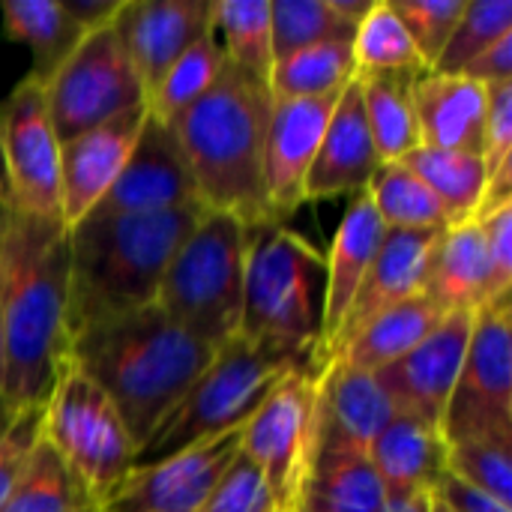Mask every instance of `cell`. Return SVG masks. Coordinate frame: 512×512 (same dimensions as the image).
<instances>
[{"label": "cell", "mask_w": 512, "mask_h": 512, "mask_svg": "<svg viewBox=\"0 0 512 512\" xmlns=\"http://www.w3.org/2000/svg\"><path fill=\"white\" fill-rule=\"evenodd\" d=\"M393 417L396 411L372 372H357L342 360L324 363L318 375L315 444L369 453V444Z\"/></svg>", "instance_id": "cell-21"}, {"label": "cell", "mask_w": 512, "mask_h": 512, "mask_svg": "<svg viewBox=\"0 0 512 512\" xmlns=\"http://www.w3.org/2000/svg\"><path fill=\"white\" fill-rule=\"evenodd\" d=\"M240 453V429L207 438L165 462L132 468L99 512H195Z\"/></svg>", "instance_id": "cell-13"}, {"label": "cell", "mask_w": 512, "mask_h": 512, "mask_svg": "<svg viewBox=\"0 0 512 512\" xmlns=\"http://www.w3.org/2000/svg\"><path fill=\"white\" fill-rule=\"evenodd\" d=\"M222 69H225V51L210 27L162 75L156 90L147 96V114L165 126H174L177 117H183L216 84Z\"/></svg>", "instance_id": "cell-33"}, {"label": "cell", "mask_w": 512, "mask_h": 512, "mask_svg": "<svg viewBox=\"0 0 512 512\" xmlns=\"http://www.w3.org/2000/svg\"><path fill=\"white\" fill-rule=\"evenodd\" d=\"M432 498H435L447 512H512V507L495 501L492 495H486V492L468 486L465 480H459V477H453V474H447V471H444V477L438 480Z\"/></svg>", "instance_id": "cell-45"}, {"label": "cell", "mask_w": 512, "mask_h": 512, "mask_svg": "<svg viewBox=\"0 0 512 512\" xmlns=\"http://www.w3.org/2000/svg\"><path fill=\"white\" fill-rule=\"evenodd\" d=\"M387 495L369 462L354 447L315 444L294 512H384Z\"/></svg>", "instance_id": "cell-25"}, {"label": "cell", "mask_w": 512, "mask_h": 512, "mask_svg": "<svg viewBox=\"0 0 512 512\" xmlns=\"http://www.w3.org/2000/svg\"><path fill=\"white\" fill-rule=\"evenodd\" d=\"M0 512H99L96 504L75 483L60 456L42 441H36L21 477L15 480Z\"/></svg>", "instance_id": "cell-35"}, {"label": "cell", "mask_w": 512, "mask_h": 512, "mask_svg": "<svg viewBox=\"0 0 512 512\" xmlns=\"http://www.w3.org/2000/svg\"><path fill=\"white\" fill-rule=\"evenodd\" d=\"M354 63L357 75L378 72H423L408 30L393 12L390 0H375L369 15L354 30Z\"/></svg>", "instance_id": "cell-36"}, {"label": "cell", "mask_w": 512, "mask_h": 512, "mask_svg": "<svg viewBox=\"0 0 512 512\" xmlns=\"http://www.w3.org/2000/svg\"><path fill=\"white\" fill-rule=\"evenodd\" d=\"M444 456V438L405 414H396L369 444V462L384 486L387 501L432 495L444 477Z\"/></svg>", "instance_id": "cell-24"}, {"label": "cell", "mask_w": 512, "mask_h": 512, "mask_svg": "<svg viewBox=\"0 0 512 512\" xmlns=\"http://www.w3.org/2000/svg\"><path fill=\"white\" fill-rule=\"evenodd\" d=\"M447 315L426 297L417 294L387 312H381L375 321H369L348 345H342L330 360H342L345 366L357 372H381L390 363L402 360L411 348H417Z\"/></svg>", "instance_id": "cell-27"}, {"label": "cell", "mask_w": 512, "mask_h": 512, "mask_svg": "<svg viewBox=\"0 0 512 512\" xmlns=\"http://www.w3.org/2000/svg\"><path fill=\"white\" fill-rule=\"evenodd\" d=\"M195 512H279L276 501L270 495V489L264 486L261 474L255 471V465L237 453V459L231 462V468L225 471V477L219 480V486L210 492V498Z\"/></svg>", "instance_id": "cell-41"}, {"label": "cell", "mask_w": 512, "mask_h": 512, "mask_svg": "<svg viewBox=\"0 0 512 512\" xmlns=\"http://www.w3.org/2000/svg\"><path fill=\"white\" fill-rule=\"evenodd\" d=\"M444 471L512 507V438H474L450 444Z\"/></svg>", "instance_id": "cell-39"}, {"label": "cell", "mask_w": 512, "mask_h": 512, "mask_svg": "<svg viewBox=\"0 0 512 512\" xmlns=\"http://www.w3.org/2000/svg\"><path fill=\"white\" fill-rule=\"evenodd\" d=\"M210 27L225 51V60L270 84L273 72V27L267 0H213Z\"/></svg>", "instance_id": "cell-32"}, {"label": "cell", "mask_w": 512, "mask_h": 512, "mask_svg": "<svg viewBox=\"0 0 512 512\" xmlns=\"http://www.w3.org/2000/svg\"><path fill=\"white\" fill-rule=\"evenodd\" d=\"M384 512H432V495H411L387 501Z\"/></svg>", "instance_id": "cell-48"}, {"label": "cell", "mask_w": 512, "mask_h": 512, "mask_svg": "<svg viewBox=\"0 0 512 512\" xmlns=\"http://www.w3.org/2000/svg\"><path fill=\"white\" fill-rule=\"evenodd\" d=\"M339 96L342 90L315 99H273L264 138V198L276 222L306 204V177Z\"/></svg>", "instance_id": "cell-15"}, {"label": "cell", "mask_w": 512, "mask_h": 512, "mask_svg": "<svg viewBox=\"0 0 512 512\" xmlns=\"http://www.w3.org/2000/svg\"><path fill=\"white\" fill-rule=\"evenodd\" d=\"M387 231H447V216L426 183L402 162H381L366 186Z\"/></svg>", "instance_id": "cell-34"}, {"label": "cell", "mask_w": 512, "mask_h": 512, "mask_svg": "<svg viewBox=\"0 0 512 512\" xmlns=\"http://www.w3.org/2000/svg\"><path fill=\"white\" fill-rule=\"evenodd\" d=\"M3 198L12 210L45 222L60 219V144L54 138L42 81L24 75L0 105Z\"/></svg>", "instance_id": "cell-12"}, {"label": "cell", "mask_w": 512, "mask_h": 512, "mask_svg": "<svg viewBox=\"0 0 512 512\" xmlns=\"http://www.w3.org/2000/svg\"><path fill=\"white\" fill-rule=\"evenodd\" d=\"M444 444L474 438H512V327L510 294L495 297L474 315L471 342L450 393Z\"/></svg>", "instance_id": "cell-10"}, {"label": "cell", "mask_w": 512, "mask_h": 512, "mask_svg": "<svg viewBox=\"0 0 512 512\" xmlns=\"http://www.w3.org/2000/svg\"><path fill=\"white\" fill-rule=\"evenodd\" d=\"M39 435L60 456L96 510L132 471L135 444L120 414L66 354L60 357L42 402Z\"/></svg>", "instance_id": "cell-8"}, {"label": "cell", "mask_w": 512, "mask_h": 512, "mask_svg": "<svg viewBox=\"0 0 512 512\" xmlns=\"http://www.w3.org/2000/svg\"><path fill=\"white\" fill-rule=\"evenodd\" d=\"M42 93L57 144L147 105L141 78L120 45L114 24L87 30L42 81Z\"/></svg>", "instance_id": "cell-9"}, {"label": "cell", "mask_w": 512, "mask_h": 512, "mask_svg": "<svg viewBox=\"0 0 512 512\" xmlns=\"http://www.w3.org/2000/svg\"><path fill=\"white\" fill-rule=\"evenodd\" d=\"M204 210L189 204L144 216H87L69 228L66 342L96 321L153 306L171 258Z\"/></svg>", "instance_id": "cell-3"}, {"label": "cell", "mask_w": 512, "mask_h": 512, "mask_svg": "<svg viewBox=\"0 0 512 512\" xmlns=\"http://www.w3.org/2000/svg\"><path fill=\"white\" fill-rule=\"evenodd\" d=\"M384 222L369 201L366 192L354 195L336 234L333 246L324 255L327 264V288H324V330H321V357L327 363V354L342 330V321L384 243Z\"/></svg>", "instance_id": "cell-23"}, {"label": "cell", "mask_w": 512, "mask_h": 512, "mask_svg": "<svg viewBox=\"0 0 512 512\" xmlns=\"http://www.w3.org/2000/svg\"><path fill=\"white\" fill-rule=\"evenodd\" d=\"M60 6L87 33V30H96V27L111 24L114 15L123 6V0H60Z\"/></svg>", "instance_id": "cell-47"}, {"label": "cell", "mask_w": 512, "mask_h": 512, "mask_svg": "<svg viewBox=\"0 0 512 512\" xmlns=\"http://www.w3.org/2000/svg\"><path fill=\"white\" fill-rule=\"evenodd\" d=\"M318 375L288 372L240 429V453L255 465L276 510L294 512L315 447Z\"/></svg>", "instance_id": "cell-11"}, {"label": "cell", "mask_w": 512, "mask_h": 512, "mask_svg": "<svg viewBox=\"0 0 512 512\" xmlns=\"http://www.w3.org/2000/svg\"><path fill=\"white\" fill-rule=\"evenodd\" d=\"M432 512H447V510H444V507H441V504H438V501L432 498Z\"/></svg>", "instance_id": "cell-51"}, {"label": "cell", "mask_w": 512, "mask_h": 512, "mask_svg": "<svg viewBox=\"0 0 512 512\" xmlns=\"http://www.w3.org/2000/svg\"><path fill=\"white\" fill-rule=\"evenodd\" d=\"M273 60L303 51L318 42L354 39V27L345 24L330 0H276L270 3Z\"/></svg>", "instance_id": "cell-37"}, {"label": "cell", "mask_w": 512, "mask_h": 512, "mask_svg": "<svg viewBox=\"0 0 512 512\" xmlns=\"http://www.w3.org/2000/svg\"><path fill=\"white\" fill-rule=\"evenodd\" d=\"M3 33L33 51L27 75L45 81L81 42L84 30L63 12L60 0H0Z\"/></svg>", "instance_id": "cell-30"}, {"label": "cell", "mask_w": 512, "mask_h": 512, "mask_svg": "<svg viewBox=\"0 0 512 512\" xmlns=\"http://www.w3.org/2000/svg\"><path fill=\"white\" fill-rule=\"evenodd\" d=\"M474 222H480L483 237H486L489 270H492V300H495L501 294H510L512 288V204L498 207L495 213L480 216Z\"/></svg>", "instance_id": "cell-44"}, {"label": "cell", "mask_w": 512, "mask_h": 512, "mask_svg": "<svg viewBox=\"0 0 512 512\" xmlns=\"http://www.w3.org/2000/svg\"><path fill=\"white\" fill-rule=\"evenodd\" d=\"M423 294L444 312H480L492 300V270L480 222L453 225L441 234Z\"/></svg>", "instance_id": "cell-26"}, {"label": "cell", "mask_w": 512, "mask_h": 512, "mask_svg": "<svg viewBox=\"0 0 512 512\" xmlns=\"http://www.w3.org/2000/svg\"><path fill=\"white\" fill-rule=\"evenodd\" d=\"M378 165H381V156L375 150L369 120L363 111L360 81L354 78L342 90V96L330 114L318 156L306 177V201L360 195V192H366Z\"/></svg>", "instance_id": "cell-20"}, {"label": "cell", "mask_w": 512, "mask_h": 512, "mask_svg": "<svg viewBox=\"0 0 512 512\" xmlns=\"http://www.w3.org/2000/svg\"><path fill=\"white\" fill-rule=\"evenodd\" d=\"M249 225L225 210L201 222L171 258L153 306L192 339L219 351L240 336Z\"/></svg>", "instance_id": "cell-6"}, {"label": "cell", "mask_w": 512, "mask_h": 512, "mask_svg": "<svg viewBox=\"0 0 512 512\" xmlns=\"http://www.w3.org/2000/svg\"><path fill=\"white\" fill-rule=\"evenodd\" d=\"M477 312L447 315L417 348H411L402 360L375 372L384 396L390 399L396 414L414 417L417 423L435 429L441 435L444 411L450 393L456 387L471 330Z\"/></svg>", "instance_id": "cell-14"}, {"label": "cell", "mask_w": 512, "mask_h": 512, "mask_svg": "<svg viewBox=\"0 0 512 512\" xmlns=\"http://www.w3.org/2000/svg\"><path fill=\"white\" fill-rule=\"evenodd\" d=\"M512 33L510 0H471L465 3L462 18L456 21L447 48L441 51L438 63L429 72L438 75H459L477 54L492 48L498 39Z\"/></svg>", "instance_id": "cell-38"}, {"label": "cell", "mask_w": 512, "mask_h": 512, "mask_svg": "<svg viewBox=\"0 0 512 512\" xmlns=\"http://www.w3.org/2000/svg\"><path fill=\"white\" fill-rule=\"evenodd\" d=\"M42 402H45V399H42ZM42 402L21 408V411L12 417L9 429L3 432V438H0V510H3V504H6V498H9V492H12V486H15V480L21 477V471H24V465H27V459H30L36 441H39Z\"/></svg>", "instance_id": "cell-42"}, {"label": "cell", "mask_w": 512, "mask_h": 512, "mask_svg": "<svg viewBox=\"0 0 512 512\" xmlns=\"http://www.w3.org/2000/svg\"><path fill=\"white\" fill-rule=\"evenodd\" d=\"M489 90V114H486V135H483V165L486 180L512 165V81H501L486 87Z\"/></svg>", "instance_id": "cell-43"}, {"label": "cell", "mask_w": 512, "mask_h": 512, "mask_svg": "<svg viewBox=\"0 0 512 512\" xmlns=\"http://www.w3.org/2000/svg\"><path fill=\"white\" fill-rule=\"evenodd\" d=\"M426 72V69H423ZM420 72H378L357 75L360 99L369 120V132L381 162H402L411 150L420 147L411 87Z\"/></svg>", "instance_id": "cell-28"}, {"label": "cell", "mask_w": 512, "mask_h": 512, "mask_svg": "<svg viewBox=\"0 0 512 512\" xmlns=\"http://www.w3.org/2000/svg\"><path fill=\"white\" fill-rule=\"evenodd\" d=\"M69 231L6 204L0 222V396L12 411L48 396L66 354Z\"/></svg>", "instance_id": "cell-1"}, {"label": "cell", "mask_w": 512, "mask_h": 512, "mask_svg": "<svg viewBox=\"0 0 512 512\" xmlns=\"http://www.w3.org/2000/svg\"><path fill=\"white\" fill-rule=\"evenodd\" d=\"M357 78L351 39L318 42L273 63L270 93L273 99H315L345 90Z\"/></svg>", "instance_id": "cell-31"}, {"label": "cell", "mask_w": 512, "mask_h": 512, "mask_svg": "<svg viewBox=\"0 0 512 512\" xmlns=\"http://www.w3.org/2000/svg\"><path fill=\"white\" fill-rule=\"evenodd\" d=\"M18 411H12L6 402H3V396H0V438H3V432L9 429V423H12V417H15Z\"/></svg>", "instance_id": "cell-49"}, {"label": "cell", "mask_w": 512, "mask_h": 512, "mask_svg": "<svg viewBox=\"0 0 512 512\" xmlns=\"http://www.w3.org/2000/svg\"><path fill=\"white\" fill-rule=\"evenodd\" d=\"M324 255L282 222L249 225L240 336L270 345L303 369L321 372Z\"/></svg>", "instance_id": "cell-5"}, {"label": "cell", "mask_w": 512, "mask_h": 512, "mask_svg": "<svg viewBox=\"0 0 512 512\" xmlns=\"http://www.w3.org/2000/svg\"><path fill=\"white\" fill-rule=\"evenodd\" d=\"M0 192H3V171H0Z\"/></svg>", "instance_id": "cell-52"}, {"label": "cell", "mask_w": 512, "mask_h": 512, "mask_svg": "<svg viewBox=\"0 0 512 512\" xmlns=\"http://www.w3.org/2000/svg\"><path fill=\"white\" fill-rule=\"evenodd\" d=\"M147 105H138L90 132L60 144V219L75 228L108 195L144 129Z\"/></svg>", "instance_id": "cell-17"}, {"label": "cell", "mask_w": 512, "mask_h": 512, "mask_svg": "<svg viewBox=\"0 0 512 512\" xmlns=\"http://www.w3.org/2000/svg\"><path fill=\"white\" fill-rule=\"evenodd\" d=\"M444 231H387L384 243L342 321V330L327 354V360L348 345L369 321H375L381 312L423 294L429 264L435 255V246Z\"/></svg>", "instance_id": "cell-19"}, {"label": "cell", "mask_w": 512, "mask_h": 512, "mask_svg": "<svg viewBox=\"0 0 512 512\" xmlns=\"http://www.w3.org/2000/svg\"><path fill=\"white\" fill-rule=\"evenodd\" d=\"M297 369H303L297 360L270 345L231 339L135 450L132 468L165 462L207 438L243 429L267 393Z\"/></svg>", "instance_id": "cell-7"}, {"label": "cell", "mask_w": 512, "mask_h": 512, "mask_svg": "<svg viewBox=\"0 0 512 512\" xmlns=\"http://www.w3.org/2000/svg\"><path fill=\"white\" fill-rule=\"evenodd\" d=\"M420 147L483 156L489 90L462 75L420 72L411 87Z\"/></svg>", "instance_id": "cell-22"}, {"label": "cell", "mask_w": 512, "mask_h": 512, "mask_svg": "<svg viewBox=\"0 0 512 512\" xmlns=\"http://www.w3.org/2000/svg\"><path fill=\"white\" fill-rule=\"evenodd\" d=\"M213 354L156 306L96 321L66 342V357L111 399L135 450Z\"/></svg>", "instance_id": "cell-2"}, {"label": "cell", "mask_w": 512, "mask_h": 512, "mask_svg": "<svg viewBox=\"0 0 512 512\" xmlns=\"http://www.w3.org/2000/svg\"><path fill=\"white\" fill-rule=\"evenodd\" d=\"M270 114V84L225 60L216 84L171 126L207 210L234 213L246 225L276 222L264 198Z\"/></svg>", "instance_id": "cell-4"}, {"label": "cell", "mask_w": 512, "mask_h": 512, "mask_svg": "<svg viewBox=\"0 0 512 512\" xmlns=\"http://www.w3.org/2000/svg\"><path fill=\"white\" fill-rule=\"evenodd\" d=\"M201 204L171 126L147 114L129 162L90 216H144Z\"/></svg>", "instance_id": "cell-16"}, {"label": "cell", "mask_w": 512, "mask_h": 512, "mask_svg": "<svg viewBox=\"0 0 512 512\" xmlns=\"http://www.w3.org/2000/svg\"><path fill=\"white\" fill-rule=\"evenodd\" d=\"M3 210H6V198L0 192V222H3ZM0 375H3V354H0Z\"/></svg>", "instance_id": "cell-50"}, {"label": "cell", "mask_w": 512, "mask_h": 512, "mask_svg": "<svg viewBox=\"0 0 512 512\" xmlns=\"http://www.w3.org/2000/svg\"><path fill=\"white\" fill-rule=\"evenodd\" d=\"M213 0H123L114 33L132 60L144 96L156 90L177 57L210 30Z\"/></svg>", "instance_id": "cell-18"}, {"label": "cell", "mask_w": 512, "mask_h": 512, "mask_svg": "<svg viewBox=\"0 0 512 512\" xmlns=\"http://www.w3.org/2000/svg\"><path fill=\"white\" fill-rule=\"evenodd\" d=\"M402 165H408L426 189L441 204L447 225H465L477 216L483 192H486V165L477 153H456V150H435L417 147L411 150Z\"/></svg>", "instance_id": "cell-29"}, {"label": "cell", "mask_w": 512, "mask_h": 512, "mask_svg": "<svg viewBox=\"0 0 512 512\" xmlns=\"http://www.w3.org/2000/svg\"><path fill=\"white\" fill-rule=\"evenodd\" d=\"M390 6L408 30L423 69H432L465 12V0H390Z\"/></svg>", "instance_id": "cell-40"}, {"label": "cell", "mask_w": 512, "mask_h": 512, "mask_svg": "<svg viewBox=\"0 0 512 512\" xmlns=\"http://www.w3.org/2000/svg\"><path fill=\"white\" fill-rule=\"evenodd\" d=\"M459 75L468 78V81H474V84H483V87H492V84H501V81H512V33L504 36V39H498L483 54H477Z\"/></svg>", "instance_id": "cell-46"}]
</instances>
